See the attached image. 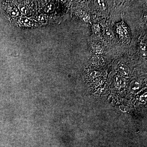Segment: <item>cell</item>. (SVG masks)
<instances>
[{
	"instance_id": "6da1fadb",
	"label": "cell",
	"mask_w": 147,
	"mask_h": 147,
	"mask_svg": "<svg viewBox=\"0 0 147 147\" xmlns=\"http://www.w3.org/2000/svg\"><path fill=\"white\" fill-rule=\"evenodd\" d=\"M119 71L124 75H127L129 72V69L128 66L124 64H121L119 66Z\"/></svg>"
},
{
	"instance_id": "7a4b0ae2",
	"label": "cell",
	"mask_w": 147,
	"mask_h": 147,
	"mask_svg": "<svg viewBox=\"0 0 147 147\" xmlns=\"http://www.w3.org/2000/svg\"><path fill=\"white\" fill-rule=\"evenodd\" d=\"M115 82L117 85L121 86H124L126 84V82L125 79L121 76H116L115 78Z\"/></svg>"
},
{
	"instance_id": "3957f363",
	"label": "cell",
	"mask_w": 147,
	"mask_h": 147,
	"mask_svg": "<svg viewBox=\"0 0 147 147\" xmlns=\"http://www.w3.org/2000/svg\"><path fill=\"white\" fill-rule=\"evenodd\" d=\"M105 35L107 38L111 39L113 38V34L111 31L108 29H106L105 30Z\"/></svg>"
},
{
	"instance_id": "277c9868",
	"label": "cell",
	"mask_w": 147,
	"mask_h": 147,
	"mask_svg": "<svg viewBox=\"0 0 147 147\" xmlns=\"http://www.w3.org/2000/svg\"><path fill=\"white\" fill-rule=\"evenodd\" d=\"M131 90H138L139 88V83L137 82H132L131 85Z\"/></svg>"
},
{
	"instance_id": "5b68a950",
	"label": "cell",
	"mask_w": 147,
	"mask_h": 147,
	"mask_svg": "<svg viewBox=\"0 0 147 147\" xmlns=\"http://www.w3.org/2000/svg\"><path fill=\"white\" fill-rule=\"evenodd\" d=\"M96 52V53L99 55H101L103 53V50H102V48H101L99 46H96L95 47Z\"/></svg>"
},
{
	"instance_id": "8992f818",
	"label": "cell",
	"mask_w": 147,
	"mask_h": 147,
	"mask_svg": "<svg viewBox=\"0 0 147 147\" xmlns=\"http://www.w3.org/2000/svg\"><path fill=\"white\" fill-rule=\"evenodd\" d=\"M90 16H89L88 14H85V15L83 17V19H84V21H88L90 20Z\"/></svg>"
},
{
	"instance_id": "52a82bcc",
	"label": "cell",
	"mask_w": 147,
	"mask_h": 147,
	"mask_svg": "<svg viewBox=\"0 0 147 147\" xmlns=\"http://www.w3.org/2000/svg\"><path fill=\"white\" fill-rule=\"evenodd\" d=\"M93 28L95 31L98 32H99L100 30V28L98 25H95L94 26Z\"/></svg>"
},
{
	"instance_id": "ba28073f",
	"label": "cell",
	"mask_w": 147,
	"mask_h": 147,
	"mask_svg": "<svg viewBox=\"0 0 147 147\" xmlns=\"http://www.w3.org/2000/svg\"><path fill=\"white\" fill-rule=\"evenodd\" d=\"M98 1L100 6L102 7H104L105 6V3L103 1Z\"/></svg>"
},
{
	"instance_id": "9c48e42d",
	"label": "cell",
	"mask_w": 147,
	"mask_h": 147,
	"mask_svg": "<svg viewBox=\"0 0 147 147\" xmlns=\"http://www.w3.org/2000/svg\"><path fill=\"white\" fill-rule=\"evenodd\" d=\"M142 50H144H144H146V46H142Z\"/></svg>"
}]
</instances>
